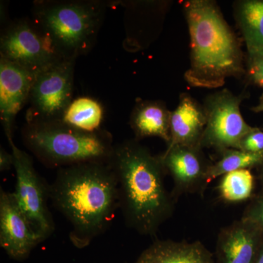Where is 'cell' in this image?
<instances>
[{
    "label": "cell",
    "mask_w": 263,
    "mask_h": 263,
    "mask_svg": "<svg viewBox=\"0 0 263 263\" xmlns=\"http://www.w3.org/2000/svg\"><path fill=\"white\" fill-rule=\"evenodd\" d=\"M49 199L70 223L69 239L79 249L110 228L119 209L117 178L108 163L59 169L49 184Z\"/></svg>",
    "instance_id": "cell-1"
},
{
    "label": "cell",
    "mask_w": 263,
    "mask_h": 263,
    "mask_svg": "<svg viewBox=\"0 0 263 263\" xmlns=\"http://www.w3.org/2000/svg\"><path fill=\"white\" fill-rule=\"evenodd\" d=\"M117 178L119 208L127 227L154 236L174 214L176 200L164 186L160 156L136 138L116 144L108 162Z\"/></svg>",
    "instance_id": "cell-2"
},
{
    "label": "cell",
    "mask_w": 263,
    "mask_h": 263,
    "mask_svg": "<svg viewBox=\"0 0 263 263\" xmlns=\"http://www.w3.org/2000/svg\"><path fill=\"white\" fill-rule=\"evenodd\" d=\"M183 6L190 38L186 83L192 87L218 89L229 78L245 75L241 43L216 2L188 0Z\"/></svg>",
    "instance_id": "cell-3"
},
{
    "label": "cell",
    "mask_w": 263,
    "mask_h": 263,
    "mask_svg": "<svg viewBox=\"0 0 263 263\" xmlns=\"http://www.w3.org/2000/svg\"><path fill=\"white\" fill-rule=\"evenodd\" d=\"M22 137L24 146L48 168L108 163L115 146L108 131L89 133L62 120L26 122Z\"/></svg>",
    "instance_id": "cell-4"
},
{
    "label": "cell",
    "mask_w": 263,
    "mask_h": 263,
    "mask_svg": "<svg viewBox=\"0 0 263 263\" xmlns=\"http://www.w3.org/2000/svg\"><path fill=\"white\" fill-rule=\"evenodd\" d=\"M107 6L98 0L36 1L32 21L62 59L76 60L94 47Z\"/></svg>",
    "instance_id": "cell-5"
},
{
    "label": "cell",
    "mask_w": 263,
    "mask_h": 263,
    "mask_svg": "<svg viewBox=\"0 0 263 263\" xmlns=\"http://www.w3.org/2000/svg\"><path fill=\"white\" fill-rule=\"evenodd\" d=\"M76 60H62L39 72L33 84L26 122L62 120L72 101Z\"/></svg>",
    "instance_id": "cell-6"
},
{
    "label": "cell",
    "mask_w": 263,
    "mask_h": 263,
    "mask_svg": "<svg viewBox=\"0 0 263 263\" xmlns=\"http://www.w3.org/2000/svg\"><path fill=\"white\" fill-rule=\"evenodd\" d=\"M14 157L15 186L13 193L21 210L41 239L50 238L55 230L53 218L48 207L49 184L34 168L32 157L10 145Z\"/></svg>",
    "instance_id": "cell-7"
},
{
    "label": "cell",
    "mask_w": 263,
    "mask_h": 263,
    "mask_svg": "<svg viewBox=\"0 0 263 263\" xmlns=\"http://www.w3.org/2000/svg\"><path fill=\"white\" fill-rule=\"evenodd\" d=\"M245 95H236L228 89L209 95L203 107L207 123L200 146L219 153L230 148H237L240 140L253 130L240 113V105Z\"/></svg>",
    "instance_id": "cell-8"
},
{
    "label": "cell",
    "mask_w": 263,
    "mask_h": 263,
    "mask_svg": "<svg viewBox=\"0 0 263 263\" xmlns=\"http://www.w3.org/2000/svg\"><path fill=\"white\" fill-rule=\"evenodd\" d=\"M0 57L36 74L64 60L28 18L17 19L5 27L0 37Z\"/></svg>",
    "instance_id": "cell-9"
},
{
    "label": "cell",
    "mask_w": 263,
    "mask_h": 263,
    "mask_svg": "<svg viewBox=\"0 0 263 263\" xmlns=\"http://www.w3.org/2000/svg\"><path fill=\"white\" fill-rule=\"evenodd\" d=\"M166 174L174 183L175 200L183 194H202L207 183L208 170L212 163L205 158L201 147L175 146L160 155Z\"/></svg>",
    "instance_id": "cell-10"
},
{
    "label": "cell",
    "mask_w": 263,
    "mask_h": 263,
    "mask_svg": "<svg viewBox=\"0 0 263 263\" xmlns=\"http://www.w3.org/2000/svg\"><path fill=\"white\" fill-rule=\"evenodd\" d=\"M43 242L21 210L13 193L0 189V246L10 258L24 260Z\"/></svg>",
    "instance_id": "cell-11"
},
{
    "label": "cell",
    "mask_w": 263,
    "mask_h": 263,
    "mask_svg": "<svg viewBox=\"0 0 263 263\" xmlns=\"http://www.w3.org/2000/svg\"><path fill=\"white\" fill-rule=\"evenodd\" d=\"M37 74L0 57V117L9 145L15 117L28 103Z\"/></svg>",
    "instance_id": "cell-12"
},
{
    "label": "cell",
    "mask_w": 263,
    "mask_h": 263,
    "mask_svg": "<svg viewBox=\"0 0 263 263\" xmlns=\"http://www.w3.org/2000/svg\"><path fill=\"white\" fill-rule=\"evenodd\" d=\"M263 232L249 221H235L218 235L216 263H254L262 245Z\"/></svg>",
    "instance_id": "cell-13"
},
{
    "label": "cell",
    "mask_w": 263,
    "mask_h": 263,
    "mask_svg": "<svg viewBox=\"0 0 263 263\" xmlns=\"http://www.w3.org/2000/svg\"><path fill=\"white\" fill-rule=\"evenodd\" d=\"M203 105L187 93L180 95L179 103L171 117V141L167 148L175 146H199L206 126ZM202 148V147H201Z\"/></svg>",
    "instance_id": "cell-14"
},
{
    "label": "cell",
    "mask_w": 263,
    "mask_h": 263,
    "mask_svg": "<svg viewBox=\"0 0 263 263\" xmlns=\"http://www.w3.org/2000/svg\"><path fill=\"white\" fill-rule=\"evenodd\" d=\"M135 263H216L200 241L157 240L145 249Z\"/></svg>",
    "instance_id": "cell-15"
},
{
    "label": "cell",
    "mask_w": 263,
    "mask_h": 263,
    "mask_svg": "<svg viewBox=\"0 0 263 263\" xmlns=\"http://www.w3.org/2000/svg\"><path fill=\"white\" fill-rule=\"evenodd\" d=\"M171 117L164 102L139 100L132 111L129 124L138 141L147 137H158L167 145L171 141Z\"/></svg>",
    "instance_id": "cell-16"
},
{
    "label": "cell",
    "mask_w": 263,
    "mask_h": 263,
    "mask_svg": "<svg viewBox=\"0 0 263 263\" xmlns=\"http://www.w3.org/2000/svg\"><path fill=\"white\" fill-rule=\"evenodd\" d=\"M233 13L247 57L263 56V0L235 1Z\"/></svg>",
    "instance_id": "cell-17"
},
{
    "label": "cell",
    "mask_w": 263,
    "mask_h": 263,
    "mask_svg": "<svg viewBox=\"0 0 263 263\" xmlns=\"http://www.w3.org/2000/svg\"><path fill=\"white\" fill-rule=\"evenodd\" d=\"M103 114V106L98 101L89 97H81L72 100L62 121L76 129L93 133L100 130Z\"/></svg>",
    "instance_id": "cell-18"
},
{
    "label": "cell",
    "mask_w": 263,
    "mask_h": 263,
    "mask_svg": "<svg viewBox=\"0 0 263 263\" xmlns=\"http://www.w3.org/2000/svg\"><path fill=\"white\" fill-rule=\"evenodd\" d=\"M220 155V159L215 163L212 164L208 170V183L228 173L260 167L263 164V153H249L237 148H230L223 151Z\"/></svg>",
    "instance_id": "cell-19"
},
{
    "label": "cell",
    "mask_w": 263,
    "mask_h": 263,
    "mask_svg": "<svg viewBox=\"0 0 263 263\" xmlns=\"http://www.w3.org/2000/svg\"><path fill=\"white\" fill-rule=\"evenodd\" d=\"M254 186V176L250 170L243 169L222 176L218 188L221 198L224 201L238 203L252 196Z\"/></svg>",
    "instance_id": "cell-20"
},
{
    "label": "cell",
    "mask_w": 263,
    "mask_h": 263,
    "mask_svg": "<svg viewBox=\"0 0 263 263\" xmlns=\"http://www.w3.org/2000/svg\"><path fill=\"white\" fill-rule=\"evenodd\" d=\"M238 149L249 153H263V132L254 127L240 140Z\"/></svg>",
    "instance_id": "cell-21"
},
{
    "label": "cell",
    "mask_w": 263,
    "mask_h": 263,
    "mask_svg": "<svg viewBox=\"0 0 263 263\" xmlns=\"http://www.w3.org/2000/svg\"><path fill=\"white\" fill-rule=\"evenodd\" d=\"M245 76L251 83L263 88V56L247 57Z\"/></svg>",
    "instance_id": "cell-22"
},
{
    "label": "cell",
    "mask_w": 263,
    "mask_h": 263,
    "mask_svg": "<svg viewBox=\"0 0 263 263\" xmlns=\"http://www.w3.org/2000/svg\"><path fill=\"white\" fill-rule=\"evenodd\" d=\"M241 219L253 223L263 232V193L247 205Z\"/></svg>",
    "instance_id": "cell-23"
},
{
    "label": "cell",
    "mask_w": 263,
    "mask_h": 263,
    "mask_svg": "<svg viewBox=\"0 0 263 263\" xmlns=\"http://www.w3.org/2000/svg\"><path fill=\"white\" fill-rule=\"evenodd\" d=\"M14 166V157L8 153L4 148H0V171L5 172Z\"/></svg>",
    "instance_id": "cell-24"
},
{
    "label": "cell",
    "mask_w": 263,
    "mask_h": 263,
    "mask_svg": "<svg viewBox=\"0 0 263 263\" xmlns=\"http://www.w3.org/2000/svg\"><path fill=\"white\" fill-rule=\"evenodd\" d=\"M252 110L255 113H260L263 112V94L261 95L259 99L258 104L255 106L252 107Z\"/></svg>",
    "instance_id": "cell-25"
},
{
    "label": "cell",
    "mask_w": 263,
    "mask_h": 263,
    "mask_svg": "<svg viewBox=\"0 0 263 263\" xmlns=\"http://www.w3.org/2000/svg\"><path fill=\"white\" fill-rule=\"evenodd\" d=\"M254 263H263V240L260 248H259L258 254H257V257H256Z\"/></svg>",
    "instance_id": "cell-26"
},
{
    "label": "cell",
    "mask_w": 263,
    "mask_h": 263,
    "mask_svg": "<svg viewBox=\"0 0 263 263\" xmlns=\"http://www.w3.org/2000/svg\"><path fill=\"white\" fill-rule=\"evenodd\" d=\"M260 167H261L260 176H259V179H260L261 184H262V189H263V164L262 166H260Z\"/></svg>",
    "instance_id": "cell-27"
}]
</instances>
